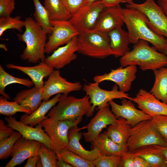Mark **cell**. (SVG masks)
Returning <instances> with one entry per match:
<instances>
[{"instance_id": "cell-1", "label": "cell", "mask_w": 167, "mask_h": 167, "mask_svg": "<svg viewBox=\"0 0 167 167\" xmlns=\"http://www.w3.org/2000/svg\"><path fill=\"white\" fill-rule=\"evenodd\" d=\"M124 23L129 35L130 43L142 39L151 43L159 52L164 53L167 48V38L152 31L148 27V19L141 11L133 8H123Z\"/></svg>"}, {"instance_id": "cell-2", "label": "cell", "mask_w": 167, "mask_h": 167, "mask_svg": "<svg viewBox=\"0 0 167 167\" xmlns=\"http://www.w3.org/2000/svg\"><path fill=\"white\" fill-rule=\"evenodd\" d=\"M25 30L23 33L17 34L18 39L24 42L26 47L20 55L21 58L28 62L36 63L44 61L45 49L47 33L32 17L24 20Z\"/></svg>"}, {"instance_id": "cell-3", "label": "cell", "mask_w": 167, "mask_h": 167, "mask_svg": "<svg viewBox=\"0 0 167 167\" xmlns=\"http://www.w3.org/2000/svg\"><path fill=\"white\" fill-rule=\"evenodd\" d=\"M119 62L123 67L138 65L143 71H153L167 66V56L154 47H150L148 42L140 39L135 44L132 50L121 57Z\"/></svg>"}, {"instance_id": "cell-4", "label": "cell", "mask_w": 167, "mask_h": 167, "mask_svg": "<svg viewBox=\"0 0 167 167\" xmlns=\"http://www.w3.org/2000/svg\"><path fill=\"white\" fill-rule=\"evenodd\" d=\"M68 95L61 94L58 104L50 109L47 116L58 120L76 121L82 119L84 115L87 117L92 116L95 109L88 96L78 98Z\"/></svg>"}, {"instance_id": "cell-5", "label": "cell", "mask_w": 167, "mask_h": 167, "mask_svg": "<svg viewBox=\"0 0 167 167\" xmlns=\"http://www.w3.org/2000/svg\"><path fill=\"white\" fill-rule=\"evenodd\" d=\"M77 52L83 55L99 59L113 55L106 33L94 29L80 32L77 37Z\"/></svg>"}, {"instance_id": "cell-6", "label": "cell", "mask_w": 167, "mask_h": 167, "mask_svg": "<svg viewBox=\"0 0 167 167\" xmlns=\"http://www.w3.org/2000/svg\"><path fill=\"white\" fill-rule=\"evenodd\" d=\"M165 144L164 138L154 126L151 119L141 121L130 130L127 144L130 151L146 146H165Z\"/></svg>"}, {"instance_id": "cell-7", "label": "cell", "mask_w": 167, "mask_h": 167, "mask_svg": "<svg viewBox=\"0 0 167 167\" xmlns=\"http://www.w3.org/2000/svg\"><path fill=\"white\" fill-rule=\"evenodd\" d=\"M82 120H58L46 116L38 125L44 128L50 138L52 148L57 153L67 148L69 130L71 127L78 125Z\"/></svg>"}, {"instance_id": "cell-8", "label": "cell", "mask_w": 167, "mask_h": 167, "mask_svg": "<svg viewBox=\"0 0 167 167\" xmlns=\"http://www.w3.org/2000/svg\"><path fill=\"white\" fill-rule=\"evenodd\" d=\"M125 6L126 8L136 9L144 13L148 18L147 24L149 28L167 38V16L154 0H146L141 4L133 2Z\"/></svg>"}, {"instance_id": "cell-9", "label": "cell", "mask_w": 167, "mask_h": 167, "mask_svg": "<svg viewBox=\"0 0 167 167\" xmlns=\"http://www.w3.org/2000/svg\"><path fill=\"white\" fill-rule=\"evenodd\" d=\"M99 84L97 82L85 84L82 88L86 95L89 97L90 103L94 109L96 107L97 109H99L109 105V102L114 99H127L132 100V98L128 94L118 90V86L116 84L111 90L108 91L101 89Z\"/></svg>"}, {"instance_id": "cell-10", "label": "cell", "mask_w": 167, "mask_h": 167, "mask_svg": "<svg viewBox=\"0 0 167 167\" xmlns=\"http://www.w3.org/2000/svg\"><path fill=\"white\" fill-rule=\"evenodd\" d=\"M106 8L100 0L84 5L69 20L81 32L94 29L101 13Z\"/></svg>"}, {"instance_id": "cell-11", "label": "cell", "mask_w": 167, "mask_h": 167, "mask_svg": "<svg viewBox=\"0 0 167 167\" xmlns=\"http://www.w3.org/2000/svg\"><path fill=\"white\" fill-rule=\"evenodd\" d=\"M52 31L46 43L45 52L49 54L65 45L73 38L77 36L79 32L68 20H51Z\"/></svg>"}, {"instance_id": "cell-12", "label": "cell", "mask_w": 167, "mask_h": 167, "mask_svg": "<svg viewBox=\"0 0 167 167\" xmlns=\"http://www.w3.org/2000/svg\"><path fill=\"white\" fill-rule=\"evenodd\" d=\"M137 72L136 66H121L116 69H111L108 73L96 75L93 80L99 83L105 81L113 82L120 91L126 92L131 89L132 83L136 78Z\"/></svg>"}, {"instance_id": "cell-13", "label": "cell", "mask_w": 167, "mask_h": 167, "mask_svg": "<svg viewBox=\"0 0 167 167\" xmlns=\"http://www.w3.org/2000/svg\"><path fill=\"white\" fill-rule=\"evenodd\" d=\"M82 87L80 82H69L61 76L58 70H54L44 82L42 100L48 101L51 96L58 94L68 95L71 92L80 90Z\"/></svg>"}, {"instance_id": "cell-14", "label": "cell", "mask_w": 167, "mask_h": 167, "mask_svg": "<svg viewBox=\"0 0 167 167\" xmlns=\"http://www.w3.org/2000/svg\"><path fill=\"white\" fill-rule=\"evenodd\" d=\"M109 105L98 109L87 125V131L83 133L85 142H91L98 136L103 129L116 122L117 118L110 110Z\"/></svg>"}, {"instance_id": "cell-15", "label": "cell", "mask_w": 167, "mask_h": 167, "mask_svg": "<svg viewBox=\"0 0 167 167\" xmlns=\"http://www.w3.org/2000/svg\"><path fill=\"white\" fill-rule=\"evenodd\" d=\"M111 110L117 118L122 117L125 119L131 127L139 122L151 120L152 117L141 110L137 109L132 101L130 99H124L119 105L112 100L109 102Z\"/></svg>"}, {"instance_id": "cell-16", "label": "cell", "mask_w": 167, "mask_h": 167, "mask_svg": "<svg viewBox=\"0 0 167 167\" xmlns=\"http://www.w3.org/2000/svg\"><path fill=\"white\" fill-rule=\"evenodd\" d=\"M41 143L39 141L28 139L21 136L15 143L11 155L12 158L5 167H14L37 155Z\"/></svg>"}, {"instance_id": "cell-17", "label": "cell", "mask_w": 167, "mask_h": 167, "mask_svg": "<svg viewBox=\"0 0 167 167\" xmlns=\"http://www.w3.org/2000/svg\"><path fill=\"white\" fill-rule=\"evenodd\" d=\"M77 37L54 51L51 55L46 58L45 62L54 68L59 69L75 60L77 58L75 52L78 51Z\"/></svg>"}, {"instance_id": "cell-18", "label": "cell", "mask_w": 167, "mask_h": 167, "mask_svg": "<svg viewBox=\"0 0 167 167\" xmlns=\"http://www.w3.org/2000/svg\"><path fill=\"white\" fill-rule=\"evenodd\" d=\"M132 101L137 104L140 110L152 118L158 115H167V104L161 101L144 89H139Z\"/></svg>"}, {"instance_id": "cell-19", "label": "cell", "mask_w": 167, "mask_h": 167, "mask_svg": "<svg viewBox=\"0 0 167 167\" xmlns=\"http://www.w3.org/2000/svg\"><path fill=\"white\" fill-rule=\"evenodd\" d=\"M6 125L19 132L26 139L39 141L48 148H52L51 140L47 134L39 125L33 127L25 124L11 116L5 118Z\"/></svg>"}, {"instance_id": "cell-20", "label": "cell", "mask_w": 167, "mask_h": 167, "mask_svg": "<svg viewBox=\"0 0 167 167\" xmlns=\"http://www.w3.org/2000/svg\"><path fill=\"white\" fill-rule=\"evenodd\" d=\"M123 8L120 5L106 8L101 14L93 29L107 33L124 24Z\"/></svg>"}, {"instance_id": "cell-21", "label": "cell", "mask_w": 167, "mask_h": 167, "mask_svg": "<svg viewBox=\"0 0 167 167\" xmlns=\"http://www.w3.org/2000/svg\"><path fill=\"white\" fill-rule=\"evenodd\" d=\"M87 128V126L79 128L77 125L70 129L68 134V143L66 148L86 159L92 161L100 156L101 153L97 148H93L91 150H87L80 143V140L83 135L80 131Z\"/></svg>"}, {"instance_id": "cell-22", "label": "cell", "mask_w": 167, "mask_h": 167, "mask_svg": "<svg viewBox=\"0 0 167 167\" xmlns=\"http://www.w3.org/2000/svg\"><path fill=\"white\" fill-rule=\"evenodd\" d=\"M6 67L20 71L28 75L37 88H43L44 85L43 79L49 76L54 70V68L47 64L45 61H41L39 64L32 66H25L8 63Z\"/></svg>"}, {"instance_id": "cell-23", "label": "cell", "mask_w": 167, "mask_h": 167, "mask_svg": "<svg viewBox=\"0 0 167 167\" xmlns=\"http://www.w3.org/2000/svg\"><path fill=\"white\" fill-rule=\"evenodd\" d=\"M107 33L110 41V49L115 57H121L130 51L129 45L131 43L128 32L118 28Z\"/></svg>"}, {"instance_id": "cell-24", "label": "cell", "mask_w": 167, "mask_h": 167, "mask_svg": "<svg viewBox=\"0 0 167 167\" xmlns=\"http://www.w3.org/2000/svg\"><path fill=\"white\" fill-rule=\"evenodd\" d=\"M91 143L92 148H98L101 155L121 156L125 152L129 151L127 146H120L111 139L108 136L106 131L101 133Z\"/></svg>"}, {"instance_id": "cell-25", "label": "cell", "mask_w": 167, "mask_h": 167, "mask_svg": "<svg viewBox=\"0 0 167 167\" xmlns=\"http://www.w3.org/2000/svg\"><path fill=\"white\" fill-rule=\"evenodd\" d=\"M43 93V88L35 87L18 92L13 99L19 104L30 109L32 113L41 104Z\"/></svg>"}, {"instance_id": "cell-26", "label": "cell", "mask_w": 167, "mask_h": 167, "mask_svg": "<svg viewBox=\"0 0 167 167\" xmlns=\"http://www.w3.org/2000/svg\"><path fill=\"white\" fill-rule=\"evenodd\" d=\"M61 94H58L52 98L47 101H43L40 106L31 114L21 115L20 121L23 123L33 126L39 124L46 117V114L58 103Z\"/></svg>"}, {"instance_id": "cell-27", "label": "cell", "mask_w": 167, "mask_h": 167, "mask_svg": "<svg viewBox=\"0 0 167 167\" xmlns=\"http://www.w3.org/2000/svg\"><path fill=\"white\" fill-rule=\"evenodd\" d=\"M131 127L125 119L119 117L114 123L108 126L106 131L109 137L115 143L126 146Z\"/></svg>"}, {"instance_id": "cell-28", "label": "cell", "mask_w": 167, "mask_h": 167, "mask_svg": "<svg viewBox=\"0 0 167 167\" xmlns=\"http://www.w3.org/2000/svg\"><path fill=\"white\" fill-rule=\"evenodd\" d=\"M135 156L145 160L153 167H167V161L155 145L143 146L132 152Z\"/></svg>"}, {"instance_id": "cell-29", "label": "cell", "mask_w": 167, "mask_h": 167, "mask_svg": "<svg viewBox=\"0 0 167 167\" xmlns=\"http://www.w3.org/2000/svg\"><path fill=\"white\" fill-rule=\"evenodd\" d=\"M155 82L149 92L162 102H167V67L154 70Z\"/></svg>"}, {"instance_id": "cell-30", "label": "cell", "mask_w": 167, "mask_h": 167, "mask_svg": "<svg viewBox=\"0 0 167 167\" xmlns=\"http://www.w3.org/2000/svg\"><path fill=\"white\" fill-rule=\"evenodd\" d=\"M44 4L51 20H68L72 16L62 0H44Z\"/></svg>"}, {"instance_id": "cell-31", "label": "cell", "mask_w": 167, "mask_h": 167, "mask_svg": "<svg viewBox=\"0 0 167 167\" xmlns=\"http://www.w3.org/2000/svg\"><path fill=\"white\" fill-rule=\"evenodd\" d=\"M14 84L22 85L28 88L34 85L32 81L28 79L14 77L6 72L0 65V94L7 99L10 100L9 96L5 92L8 85Z\"/></svg>"}, {"instance_id": "cell-32", "label": "cell", "mask_w": 167, "mask_h": 167, "mask_svg": "<svg viewBox=\"0 0 167 167\" xmlns=\"http://www.w3.org/2000/svg\"><path fill=\"white\" fill-rule=\"evenodd\" d=\"M35 12L34 14L35 21L47 34L50 35L52 31L53 25L48 13L39 0H33Z\"/></svg>"}, {"instance_id": "cell-33", "label": "cell", "mask_w": 167, "mask_h": 167, "mask_svg": "<svg viewBox=\"0 0 167 167\" xmlns=\"http://www.w3.org/2000/svg\"><path fill=\"white\" fill-rule=\"evenodd\" d=\"M58 159H61L73 167H95L92 161L86 159L67 148L56 153Z\"/></svg>"}, {"instance_id": "cell-34", "label": "cell", "mask_w": 167, "mask_h": 167, "mask_svg": "<svg viewBox=\"0 0 167 167\" xmlns=\"http://www.w3.org/2000/svg\"><path fill=\"white\" fill-rule=\"evenodd\" d=\"M7 98L3 96H0V113L7 116H11L17 112H23L28 114L32 112L27 108L19 104L16 101L10 102Z\"/></svg>"}, {"instance_id": "cell-35", "label": "cell", "mask_w": 167, "mask_h": 167, "mask_svg": "<svg viewBox=\"0 0 167 167\" xmlns=\"http://www.w3.org/2000/svg\"><path fill=\"white\" fill-rule=\"evenodd\" d=\"M21 17L17 16L12 17L10 15L2 16L0 18V36L6 30L14 29L22 32L24 27V21L21 19Z\"/></svg>"}, {"instance_id": "cell-36", "label": "cell", "mask_w": 167, "mask_h": 167, "mask_svg": "<svg viewBox=\"0 0 167 167\" xmlns=\"http://www.w3.org/2000/svg\"><path fill=\"white\" fill-rule=\"evenodd\" d=\"M21 136L16 131L10 136L0 140V159H5L11 156L15 143Z\"/></svg>"}, {"instance_id": "cell-37", "label": "cell", "mask_w": 167, "mask_h": 167, "mask_svg": "<svg viewBox=\"0 0 167 167\" xmlns=\"http://www.w3.org/2000/svg\"><path fill=\"white\" fill-rule=\"evenodd\" d=\"M41 159L43 167H57V156L56 152L42 143L37 153Z\"/></svg>"}, {"instance_id": "cell-38", "label": "cell", "mask_w": 167, "mask_h": 167, "mask_svg": "<svg viewBox=\"0 0 167 167\" xmlns=\"http://www.w3.org/2000/svg\"><path fill=\"white\" fill-rule=\"evenodd\" d=\"M121 156H110L101 154L92 161L96 167H119Z\"/></svg>"}, {"instance_id": "cell-39", "label": "cell", "mask_w": 167, "mask_h": 167, "mask_svg": "<svg viewBox=\"0 0 167 167\" xmlns=\"http://www.w3.org/2000/svg\"><path fill=\"white\" fill-rule=\"evenodd\" d=\"M151 120L162 137L167 139V115H157L152 117Z\"/></svg>"}, {"instance_id": "cell-40", "label": "cell", "mask_w": 167, "mask_h": 167, "mask_svg": "<svg viewBox=\"0 0 167 167\" xmlns=\"http://www.w3.org/2000/svg\"><path fill=\"white\" fill-rule=\"evenodd\" d=\"M15 5V0H0V17L10 15Z\"/></svg>"}, {"instance_id": "cell-41", "label": "cell", "mask_w": 167, "mask_h": 167, "mask_svg": "<svg viewBox=\"0 0 167 167\" xmlns=\"http://www.w3.org/2000/svg\"><path fill=\"white\" fill-rule=\"evenodd\" d=\"M85 0H62L68 11L72 14L77 12L83 6Z\"/></svg>"}, {"instance_id": "cell-42", "label": "cell", "mask_w": 167, "mask_h": 167, "mask_svg": "<svg viewBox=\"0 0 167 167\" xmlns=\"http://www.w3.org/2000/svg\"><path fill=\"white\" fill-rule=\"evenodd\" d=\"M135 156L132 152L128 151L122 156L119 167H133Z\"/></svg>"}, {"instance_id": "cell-43", "label": "cell", "mask_w": 167, "mask_h": 167, "mask_svg": "<svg viewBox=\"0 0 167 167\" xmlns=\"http://www.w3.org/2000/svg\"><path fill=\"white\" fill-rule=\"evenodd\" d=\"M15 132L14 130L6 125L4 121L0 120V140L10 136Z\"/></svg>"}, {"instance_id": "cell-44", "label": "cell", "mask_w": 167, "mask_h": 167, "mask_svg": "<svg viewBox=\"0 0 167 167\" xmlns=\"http://www.w3.org/2000/svg\"><path fill=\"white\" fill-rule=\"evenodd\" d=\"M135 156V155H134ZM133 167H153V166L143 158L135 156Z\"/></svg>"}, {"instance_id": "cell-45", "label": "cell", "mask_w": 167, "mask_h": 167, "mask_svg": "<svg viewBox=\"0 0 167 167\" xmlns=\"http://www.w3.org/2000/svg\"><path fill=\"white\" fill-rule=\"evenodd\" d=\"M106 8L113 7L122 3V0H100Z\"/></svg>"}, {"instance_id": "cell-46", "label": "cell", "mask_w": 167, "mask_h": 167, "mask_svg": "<svg viewBox=\"0 0 167 167\" xmlns=\"http://www.w3.org/2000/svg\"><path fill=\"white\" fill-rule=\"evenodd\" d=\"M40 158L38 155L30 157L28 159V161L24 167H35L37 161Z\"/></svg>"}, {"instance_id": "cell-47", "label": "cell", "mask_w": 167, "mask_h": 167, "mask_svg": "<svg viewBox=\"0 0 167 167\" xmlns=\"http://www.w3.org/2000/svg\"><path fill=\"white\" fill-rule=\"evenodd\" d=\"M165 142V146L155 145L159 151L161 153L167 161V139H164Z\"/></svg>"}, {"instance_id": "cell-48", "label": "cell", "mask_w": 167, "mask_h": 167, "mask_svg": "<svg viewBox=\"0 0 167 167\" xmlns=\"http://www.w3.org/2000/svg\"><path fill=\"white\" fill-rule=\"evenodd\" d=\"M158 4L167 16V0H158Z\"/></svg>"}, {"instance_id": "cell-49", "label": "cell", "mask_w": 167, "mask_h": 167, "mask_svg": "<svg viewBox=\"0 0 167 167\" xmlns=\"http://www.w3.org/2000/svg\"><path fill=\"white\" fill-rule=\"evenodd\" d=\"M57 166V167H73L71 165L60 159H58Z\"/></svg>"}, {"instance_id": "cell-50", "label": "cell", "mask_w": 167, "mask_h": 167, "mask_svg": "<svg viewBox=\"0 0 167 167\" xmlns=\"http://www.w3.org/2000/svg\"><path fill=\"white\" fill-rule=\"evenodd\" d=\"M98 0H85L83 6L88 5L95 1Z\"/></svg>"}, {"instance_id": "cell-51", "label": "cell", "mask_w": 167, "mask_h": 167, "mask_svg": "<svg viewBox=\"0 0 167 167\" xmlns=\"http://www.w3.org/2000/svg\"><path fill=\"white\" fill-rule=\"evenodd\" d=\"M36 167H43L40 158L37 161L36 164Z\"/></svg>"}, {"instance_id": "cell-52", "label": "cell", "mask_w": 167, "mask_h": 167, "mask_svg": "<svg viewBox=\"0 0 167 167\" xmlns=\"http://www.w3.org/2000/svg\"><path fill=\"white\" fill-rule=\"evenodd\" d=\"M133 2V0H122V3L129 4Z\"/></svg>"}, {"instance_id": "cell-53", "label": "cell", "mask_w": 167, "mask_h": 167, "mask_svg": "<svg viewBox=\"0 0 167 167\" xmlns=\"http://www.w3.org/2000/svg\"><path fill=\"white\" fill-rule=\"evenodd\" d=\"M164 53L167 56V48L165 50Z\"/></svg>"}, {"instance_id": "cell-54", "label": "cell", "mask_w": 167, "mask_h": 167, "mask_svg": "<svg viewBox=\"0 0 167 167\" xmlns=\"http://www.w3.org/2000/svg\"><path fill=\"white\" fill-rule=\"evenodd\" d=\"M166 103L167 104V103Z\"/></svg>"}, {"instance_id": "cell-55", "label": "cell", "mask_w": 167, "mask_h": 167, "mask_svg": "<svg viewBox=\"0 0 167 167\" xmlns=\"http://www.w3.org/2000/svg\"></svg>"}]
</instances>
